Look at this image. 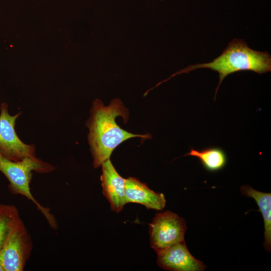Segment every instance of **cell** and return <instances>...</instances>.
<instances>
[{"label": "cell", "instance_id": "cell-1", "mask_svg": "<svg viewBox=\"0 0 271 271\" xmlns=\"http://www.w3.org/2000/svg\"><path fill=\"white\" fill-rule=\"evenodd\" d=\"M118 116H122L126 122L128 110L120 100H113L107 106L98 99L93 102L86 126L89 129L88 140L95 168L109 159L113 150L124 141L134 137H150L148 134H133L121 128L115 122Z\"/></svg>", "mask_w": 271, "mask_h": 271}, {"label": "cell", "instance_id": "cell-2", "mask_svg": "<svg viewBox=\"0 0 271 271\" xmlns=\"http://www.w3.org/2000/svg\"><path fill=\"white\" fill-rule=\"evenodd\" d=\"M198 68H208L218 73L219 81L215 90V99L220 85L227 75L241 71H251L259 74L270 72L271 57L267 52L252 50L243 40L234 39L213 61L190 65L171 77Z\"/></svg>", "mask_w": 271, "mask_h": 271}, {"label": "cell", "instance_id": "cell-3", "mask_svg": "<svg viewBox=\"0 0 271 271\" xmlns=\"http://www.w3.org/2000/svg\"><path fill=\"white\" fill-rule=\"evenodd\" d=\"M54 170L55 167L52 165L37 157H28L14 161L0 153V172L8 179L10 192L14 194L22 195L31 201L44 216L51 228L57 229L58 224L50 209L41 205L35 198L30 188L33 172L45 174Z\"/></svg>", "mask_w": 271, "mask_h": 271}, {"label": "cell", "instance_id": "cell-4", "mask_svg": "<svg viewBox=\"0 0 271 271\" xmlns=\"http://www.w3.org/2000/svg\"><path fill=\"white\" fill-rule=\"evenodd\" d=\"M187 229L184 218L170 211L156 213L149 224L151 247L156 251L184 241Z\"/></svg>", "mask_w": 271, "mask_h": 271}, {"label": "cell", "instance_id": "cell-5", "mask_svg": "<svg viewBox=\"0 0 271 271\" xmlns=\"http://www.w3.org/2000/svg\"><path fill=\"white\" fill-rule=\"evenodd\" d=\"M0 111V153L14 161L36 157L35 145L24 143L16 133V121L21 112L13 115L10 114L6 103L1 104Z\"/></svg>", "mask_w": 271, "mask_h": 271}, {"label": "cell", "instance_id": "cell-6", "mask_svg": "<svg viewBox=\"0 0 271 271\" xmlns=\"http://www.w3.org/2000/svg\"><path fill=\"white\" fill-rule=\"evenodd\" d=\"M32 249L30 234L20 218L2 249L5 271L24 270Z\"/></svg>", "mask_w": 271, "mask_h": 271}, {"label": "cell", "instance_id": "cell-7", "mask_svg": "<svg viewBox=\"0 0 271 271\" xmlns=\"http://www.w3.org/2000/svg\"><path fill=\"white\" fill-rule=\"evenodd\" d=\"M157 263L172 271H203L206 266L195 258L188 249L185 240L156 252Z\"/></svg>", "mask_w": 271, "mask_h": 271}, {"label": "cell", "instance_id": "cell-8", "mask_svg": "<svg viewBox=\"0 0 271 271\" xmlns=\"http://www.w3.org/2000/svg\"><path fill=\"white\" fill-rule=\"evenodd\" d=\"M100 176L102 193L110 203L112 211L119 213L126 201L125 194V179L117 172L109 159L101 164Z\"/></svg>", "mask_w": 271, "mask_h": 271}, {"label": "cell", "instance_id": "cell-9", "mask_svg": "<svg viewBox=\"0 0 271 271\" xmlns=\"http://www.w3.org/2000/svg\"><path fill=\"white\" fill-rule=\"evenodd\" d=\"M125 194L126 203H139L147 209L156 210H162L166 205V199L163 193L153 191L135 178L125 179Z\"/></svg>", "mask_w": 271, "mask_h": 271}, {"label": "cell", "instance_id": "cell-10", "mask_svg": "<svg viewBox=\"0 0 271 271\" xmlns=\"http://www.w3.org/2000/svg\"><path fill=\"white\" fill-rule=\"evenodd\" d=\"M241 193L247 197L253 198L257 203L262 214L264 227V243L265 249H271V193L257 191L247 185L241 186Z\"/></svg>", "mask_w": 271, "mask_h": 271}, {"label": "cell", "instance_id": "cell-11", "mask_svg": "<svg viewBox=\"0 0 271 271\" xmlns=\"http://www.w3.org/2000/svg\"><path fill=\"white\" fill-rule=\"evenodd\" d=\"M187 156L198 158L204 168L211 172L221 170L227 162L225 153L218 147H209L201 150L191 148L189 153L184 155Z\"/></svg>", "mask_w": 271, "mask_h": 271}, {"label": "cell", "instance_id": "cell-12", "mask_svg": "<svg viewBox=\"0 0 271 271\" xmlns=\"http://www.w3.org/2000/svg\"><path fill=\"white\" fill-rule=\"evenodd\" d=\"M20 218L19 210L16 206L0 204V251Z\"/></svg>", "mask_w": 271, "mask_h": 271}, {"label": "cell", "instance_id": "cell-13", "mask_svg": "<svg viewBox=\"0 0 271 271\" xmlns=\"http://www.w3.org/2000/svg\"><path fill=\"white\" fill-rule=\"evenodd\" d=\"M0 271H5L2 255V250L0 251Z\"/></svg>", "mask_w": 271, "mask_h": 271}]
</instances>
